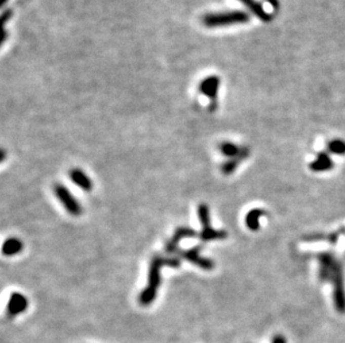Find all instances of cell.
<instances>
[{"instance_id":"1","label":"cell","mask_w":345,"mask_h":343,"mask_svg":"<svg viewBox=\"0 0 345 343\" xmlns=\"http://www.w3.org/2000/svg\"><path fill=\"white\" fill-rule=\"evenodd\" d=\"M181 261L179 258H166L162 255H155L151 259L147 283L139 295V303L142 307H147L155 302L158 290L161 284V270L164 267L179 268Z\"/></svg>"},{"instance_id":"2","label":"cell","mask_w":345,"mask_h":343,"mask_svg":"<svg viewBox=\"0 0 345 343\" xmlns=\"http://www.w3.org/2000/svg\"><path fill=\"white\" fill-rule=\"evenodd\" d=\"M249 21V15L242 10H232V12L208 14L202 18V23L208 28H218L233 25L246 24Z\"/></svg>"},{"instance_id":"3","label":"cell","mask_w":345,"mask_h":343,"mask_svg":"<svg viewBox=\"0 0 345 343\" xmlns=\"http://www.w3.org/2000/svg\"><path fill=\"white\" fill-rule=\"evenodd\" d=\"M198 217L202 229L199 232V239L202 242H210L215 240H223L227 237V232L222 230H215L211 228L210 209L207 204H200L198 206Z\"/></svg>"},{"instance_id":"4","label":"cell","mask_w":345,"mask_h":343,"mask_svg":"<svg viewBox=\"0 0 345 343\" xmlns=\"http://www.w3.org/2000/svg\"><path fill=\"white\" fill-rule=\"evenodd\" d=\"M320 263V281L321 282H332L342 264L337 261V259L330 252H323L317 255Z\"/></svg>"},{"instance_id":"5","label":"cell","mask_w":345,"mask_h":343,"mask_svg":"<svg viewBox=\"0 0 345 343\" xmlns=\"http://www.w3.org/2000/svg\"><path fill=\"white\" fill-rule=\"evenodd\" d=\"M53 190L54 194L56 195L58 201L63 204L65 209H66L70 215H73V217H79V215L82 214L81 204L78 202V200H76L66 186L61 183H56L54 185Z\"/></svg>"},{"instance_id":"6","label":"cell","mask_w":345,"mask_h":343,"mask_svg":"<svg viewBox=\"0 0 345 343\" xmlns=\"http://www.w3.org/2000/svg\"><path fill=\"white\" fill-rule=\"evenodd\" d=\"M201 248H202L201 245H197L195 247L188 248V250H180L178 254L182 259L187 260L188 262L197 265L198 268L205 271H211L215 268V262H213L211 259L201 256L200 254Z\"/></svg>"},{"instance_id":"7","label":"cell","mask_w":345,"mask_h":343,"mask_svg":"<svg viewBox=\"0 0 345 343\" xmlns=\"http://www.w3.org/2000/svg\"><path fill=\"white\" fill-rule=\"evenodd\" d=\"M331 283L333 284V302L336 311L339 313L345 312V287L343 268H339Z\"/></svg>"},{"instance_id":"8","label":"cell","mask_w":345,"mask_h":343,"mask_svg":"<svg viewBox=\"0 0 345 343\" xmlns=\"http://www.w3.org/2000/svg\"><path fill=\"white\" fill-rule=\"evenodd\" d=\"M219 86H220V79H219L218 76H209L205 78L200 82L199 85V91L202 95L207 96L210 99V110L213 112L217 108V96H218V91Z\"/></svg>"},{"instance_id":"9","label":"cell","mask_w":345,"mask_h":343,"mask_svg":"<svg viewBox=\"0 0 345 343\" xmlns=\"http://www.w3.org/2000/svg\"><path fill=\"white\" fill-rule=\"evenodd\" d=\"M199 236V233L194 229L189 228V226H180L176 231H174L173 235L171 236L167 244H166V251L169 254H173L178 251L179 243L184 239H194V237Z\"/></svg>"},{"instance_id":"10","label":"cell","mask_w":345,"mask_h":343,"mask_svg":"<svg viewBox=\"0 0 345 343\" xmlns=\"http://www.w3.org/2000/svg\"><path fill=\"white\" fill-rule=\"evenodd\" d=\"M29 301L23 293L13 292L9 296L7 303V314L9 318H15L17 315L24 313L28 309Z\"/></svg>"},{"instance_id":"11","label":"cell","mask_w":345,"mask_h":343,"mask_svg":"<svg viewBox=\"0 0 345 343\" xmlns=\"http://www.w3.org/2000/svg\"><path fill=\"white\" fill-rule=\"evenodd\" d=\"M68 176L73 183L85 192H91L93 189V182L83 170L80 168H72L68 172Z\"/></svg>"},{"instance_id":"12","label":"cell","mask_w":345,"mask_h":343,"mask_svg":"<svg viewBox=\"0 0 345 343\" xmlns=\"http://www.w3.org/2000/svg\"><path fill=\"white\" fill-rule=\"evenodd\" d=\"M249 148L248 147H246L244 146L243 149H242V153H240L238 156L236 157H233V158H229L228 160H226L222 165H221V172H222V174L224 175H230V174H233L235 170L237 169V167L239 166V164L243 162V160H245L246 158H247L249 156Z\"/></svg>"},{"instance_id":"13","label":"cell","mask_w":345,"mask_h":343,"mask_svg":"<svg viewBox=\"0 0 345 343\" xmlns=\"http://www.w3.org/2000/svg\"><path fill=\"white\" fill-rule=\"evenodd\" d=\"M245 7H247L251 13H253L257 18L264 21V23H270L272 20V16L266 12V9L257 0H239Z\"/></svg>"},{"instance_id":"14","label":"cell","mask_w":345,"mask_h":343,"mask_svg":"<svg viewBox=\"0 0 345 343\" xmlns=\"http://www.w3.org/2000/svg\"><path fill=\"white\" fill-rule=\"evenodd\" d=\"M334 167V163L330 155L325 152L317 154V157L310 164V168L313 172H326Z\"/></svg>"},{"instance_id":"15","label":"cell","mask_w":345,"mask_h":343,"mask_svg":"<svg viewBox=\"0 0 345 343\" xmlns=\"http://www.w3.org/2000/svg\"><path fill=\"white\" fill-rule=\"evenodd\" d=\"M266 215V212L262 208H254L246 215L245 223L250 231H258L260 228V219Z\"/></svg>"},{"instance_id":"16","label":"cell","mask_w":345,"mask_h":343,"mask_svg":"<svg viewBox=\"0 0 345 343\" xmlns=\"http://www.w3.org/2000/svg\"><path fill=\"white\" fill-rule=\"evenodd\" d=\"M24 248V243L17 237H10V239L4 242L3 254L6 256L17 255Z\"/></svg>"},{"instance_id":"17","label":"cell","mask_w":345,"mask_h":343,"mask_svg":"<svg viewBox=\"0 0 345 343\" xmlns=\"http://www.w3.org/2000/svg\"><path fill=\"white\" fill-rule=\"evenodd\" d=\"M243 147H239L236 144H234L232 142H222L219 145V151L223 155V156L233 158L236 157L238 155L242 153Z\"/></svg>"},{"instance_id":"18","label":"cell","mask_w":345,"mask_h":343,"mask_svg":"<svg viewBox=\"0 0 345 343\" xmlns=\"http://www.w3.org/2000/svg\"><path fill=\"white\" fill-rule=\"evenodd\" d=\"M328 152L336 155H345V142L342 140H333L327 144Z\"/></svg>"},{"instance_id":"19","label":"cell","mask_w":345,"mask_h":343,"mask_svg":"<svg viewBox=\"0 0 345 343\" xmlns=\"http://www.w3.org/2000/svg\"><path fill=\"white\" fill-rule=\"evenodd\" d=\"M272 343H287V340L285 339V336L282 334H276L273 337Z\"/></svg>"},{"instance_id":"20","label":"cell","mask_w":345,"mask_h":343,"mask_svg":"<svg viewBox=\"0 0 345 343\" xmlns=\"http://www.w3.org/2000/svg\"><path fill=\"white\" fill-rule=\"evenodd\" d=\"M5 158H6V151H5V149H2V159H0V160L4 162Z\"/></svg>"},{"instance_id":"21","label":"cell","mask_w":345,"mask_h":343,"mask_svg":"<svg viewBox=\"0 0 345 343\" xmlns=\"http://www.w3.org/2000/svg\"><path fill=\"white\" fill-rule=\"evenodd\" d=\"M6 2H7V0H0V3H2V5H5V4H6Z\"/></svg>"}]
</instances>
